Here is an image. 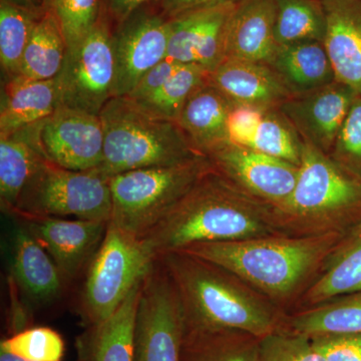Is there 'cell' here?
Wrapping results in <instances>:
<instances>
[{
  "mask_svg": "<svg viewBox=\"0 0 361 361\" xmlns=\"http://www.w3.org/2000/svg\"><path fill=\"white\" fill-rule=\"evenodd\" d=\"M40 140L47 159L59 167L97 170L103 161V123L94 114L59 104L42 123Z\"/></svg>",
  "mask_w": 361,
  "mask_h": 361,
  "instance_id": "cell-13",
  "label": "cell"
},
{
  "mask_svg": "<svg viewBox=\"0 0 361 361\" xmlns=\"http://www.w3.org/2000/svg\"><path fill=\"white\" fill-rule=\"evenodd\" d=\"M267 110L251 104H233L228 118L229 142L237 146L250 148L256 130Z\"/></svg>",
  "mask_w": 361,
  "mask_h": 361,
  "instance_id": "cell-38",
  "label": "cell"
},
{
  "mask_svg": "<svg viewBox=\"0 0 361 361\" xmlns=\"http://www.w3.org/2000/svg\"><path fill=\"white\" fill-rule=\"evenodd\" d=\"M275 18L274 0L238 2L228 25L226 59L268 65L278 47Z\"/></svg>",
  "mask_w": 361,
  "mask_h": 361,
  "instance_id": "cell-19",
  "label": "cell"
},
{
  "mask_svg": "<svg viewBox=\"0 0 361 361\" xmlns=\"http://www.w3.org/2000/svg\"><path fill=\"white\" fill-rule=\"evenodd\" d=\"M104 157L97 169L113 176L151 167L178 165L202 157L176 121L145 110L129 97H114L99 114Z\"/></svg>",
  "mask_w": 361,
  "mask_h": 361,
  "instance_id": "cell-5",
  "label": "cell"
},
{
  "mask_svg": "<svg viewBox=\"0 0 361 361\" xmlns=\"http://www.w3.org/2000/svg\"><path fill=\"white\" fill-rule=\"evenodd\" d=\"M155 261L141 239L109 222L103 242L87 266L80 296V315L85 326L110 318Z\"/></svg>",
  "mask_w": 361,
  "mask_h": 361,
  "instance_id": "cell-7",
  "label": "cell"
},
{
  "mask_svg": "<svg viewBox=\"0 0 361 361\" xmlns=\"http://www.w3.org/2000/svg\"><path fill=\"white\" fill-rule=\"evenodd\" d=\"M42 123L0 137V203L11 215L26 185L49 160L40 140Z\"/></svg>",
  "mask_w": 361,
  "mask_h": 361,
  "instance_id": "cell-21",
  "label": "cell"
},
{
  "mask_svg": "<svg viewBox=\"0 0 361 361\" xmlns=\"http://www.w3.org/2000/svg\"><path fill=\"white\" fill-rule=\"evenodd\" d=\"M209 84L232 103L278 109L293 97L277 73L266 63L226 59L210 73Z\"/></svg>",
  "mask_w": 361,
  "mask_h": 361,
  "instance_id": "cell-18",
  "label": "cell"
},
{
  "mask_svg": "<svg viewBox=\"0 0 361 361\" xmlns=\"http://www.w3.org/2000/svg\"><path fill=\"white\" fill-rule=\"evenodd\" d=\"M8 1L32 9V11H37V13H44L47 11L44 0H8Z\"/></svg>",
  "mask_w": 361,
  "mask_h": 361,
  "instance_id": "cell-43",
  "label": "cell"
},
{
  "mask_svg": "<svg viewBox=\"0 0 361 361\" xmlns=\"http://www.w3.org/2000/svg\"><path fill=\"white\" fill-rule=\"evenodd\" d=\"M0 361H26L23 358L18 357V356L11 355L6 351L0 350Z\"/></svg>",
  "mask_w": 361,
  "mask_h": 361,
  "instance_id": "cell-44",
  "label": "cell"
},
{
  "mask_svg": "<svg viewBox=\"0 0 361 361\" xmlns=\"http://www.w3.org/2000/svg\"><path fill=\"white\" fill-rule=\"evenodd\" d=\"M302 148L300 135L279 109H268L249 149L300 166Z\"/></svg>",
  "mask_w": 361,
  "mask_h": 361,
  "instance_id": "cell-33",
  "label": "cell"
},
{
  "mask_svg": "<svg viewBox=\"0 0 361 361\" xmlns=\"http://www.w3.org/2000/svg\"><path fill=\"white\" fill-rule=\"evenodd\" d=\"M356 96L355 90L336 80L310 94L293 97L278 109L302 141L329 155Z\"/></svg>",
  "mask_w": 361,
  "mask_h": 361,
  "instance_id": "cell-16",
  "label": "cell"
},
{
  "mask_svg": "<svg viewBox=\"0 0 361 361\" xmlns=\"http://www.w3.org/2000/svg\"><path fill=\"white\" fill-rule=\"evenodd\" d=\"M356 292H361V221L330 252L315 281L291 312Z\"/></svg>",
  "mask_w": 361,
  "mask_h": 361,
  "instance_id": "cell-20",
  "label": "cell"
},
{
  "mask_svg": "<svg viewBox=\"0 0 361 361\" xmlns=\"http://www.w3.org/2000/svg\"><path fill=\"white\" fill-rule=\"evenodd\" d=\"M211 170L205 156L173 166L129 171L110 178V222L142 239Z\"/></svg>",
  "mask_w": 361,
  "mask_h": 361,
  "instance_id": "cell-6",
  "label": "cell"
},
{
  "mask_svg": "<svg viewBox=\"0 0 361 361\" xmlns=\"http://www.w3.org/2000/svg\"><path fill=\"white\" fill-rule=\"evenodd\" d=\"M329 156L361 180V97L356 96Z\"/></svg>",
  "mask_w": 361,
  "mask_h": 361,
  "instance_id": "cell-37",
  "label": "cell"
},
{
  "mask_svg": "<svg viewBox=\"0 0 361 361\" xmlns=\"http://www.w3.org/2000/svg\"><path fill=\"white\" fill-rule=\"evenodd\" d=\"M324 45L336 80L361 97V0H322Z\"/></svg>",
  "mask_w": 361,
  "mask_h": 361,
  "instance_id": "cell-17",
  "label": "cell"
},
{
  "mask_svg": "<svg viewBox=\"0 0 361 361\" xmlns=\"http://www.w3.org/2000/svg\"><path fill=\"white\" fill-rule=\"evenodd\" d=\"M156 0H102L103 16L111 25L118 26L142 7Z\"/></svg>",
  "mask_w": 361,
  "mask_h": 361,
  "instance_id": "cell-41",
  "label": "cell"
},
{
  "mask_svg": "<svg viewBox=\"0 0 361 361\" xmlns=\"http://www.w3.org/2000/svg\"><path fill=\"white\" fill-rule=\"evenodd\" d=\"M260 341L241 330L185 327L182 361H258Z\"/></svg>",
  "mask_w": 361,
  "mask_h": 361,
  "instance_id": "cell-28",
  "label": "cell"
},
{
  "mask_svg": "<svg viewBox=\"0 0 361 361\" xmlns=\"http://www.w3.org/2000/svg\"><path fill=\"white\" fill-rule=\"evenodd\" d=\"M59 104L58 78L37 80L18 77L2 87L0 137L44 122Z\"/></svg>",
  "mask_w": 361,
  "mask_h": 361,
  "instance_id": "cell-23",
  "label": "cell"
},
{
  "mask_svg": "<svg viewBox=\"0 0 361 361\" xmlns=\"http://www.w3.org/2000/svg\"><path fill=\"white\" fill-rule=\"evenodd\" d=\"M174 282L190 329H235L264 337L287 313L221 266L175 251L158 257Z\"/></svg>",
  "mask_w": 361,
  "mask_h": 361,
  "instance_id": "cell-3",
  "label": "cell"
},
{
  "mask_svg": "<svg viewBox=\"0 0 361 361\" xmlns=\"http://www.w3.org/2000/svg\"><path fill=\"white\" fill-rule=\"evenodd\" d=\"M142 282L135 285L110 318L87 327L78 337L80 361H134L135 317Z\"/></svg>",
  "mask_w": 361,
  "mask_h": 361,
  "instance_id": "cell-22",
  "label": "cell"
},
{
  "mask_svg": "<svg viewBox=\"0 0 361 361\" xmlns=\"http://www.w3.org/2000/svg\"><path fill=\"white\" fill-rule=\"evenodd\" d=\"M44 13L0 0V63L6 80L20 75L26 47Z\"/></svg>",
  "mask_w": 361,
  "mask_h": 361,
  "instance_id": "cell-31",
  "label": "cell"
},
{
  "mask_svg": "<svg viewBox=\"0 0 361 361\" xmlns=\"http://www.w3.org/2000/svg\"><path fill=\"white\" fill-rule=\"evenodd\" d=\"M111 211L110 178L97 170H68L47 160L23 189L11 216L109 223Z\"/></svg>",
  "mask_w": 361,
  "mask_h": 361,
  "instance_id": "cell-8",
  "label": "cell"
},
{
  "mask_svg": "<svg viewBox=\"0 0 361 361\" xmlns=\"http://www.w3.org/2000/svg\"><path fill=\"white\" fill-rule=\"evenodd\" d=\"M211 168L242 193L275 207L288 199L299 166L227 142L206 155Z\"/></svg>",
  "mask_w": 361,
  "mask_h": 361,
  "instance_id": "cell-11",
  "label": "cell"
},
{
  "mask_svg": "<svg viewBox=\"0 0 361 361\" xmlns=\"http://www.w3.org/2000/svg\"><path fill=\"white\" fill-rule=\"evenodd\" d=\"M209 77L210 73L201 66L182 65L161 90L147 99L135 102L154 115L178 122L188 99L208 84Z\"/></svg>",
  "mask_w": 361,
  "mask_h": 361,
  "instance_id": "cell-32",
  "label": "cell"
},
{
  "mask_svg": "<svg viewBox=\"0 0 361 361\" xmlns=\"http://www.w3.org/2000/svg\"><path fill=\"white\" fill-rule=\"evenodd\" d=\"M0 350L26 361H63L65 341L49 327H28L4 339Z\"/></svg>",
  "mask_w": 361,
  "mask_h": 361,
  "instance_id": "cell-35",
  "label": "cell"
},
{
  "mask_svg": "<svg viewBox=\"0 0 361 361\" xmlns=\"http://www.w3.org/2000/svg\"><path fill=\"white\" fill-rule=\"evenodd\" d=\"M45 9L54 14L68 49H73L92 30L103 16L102 0H44Z\"/></svg>",
  "mask_w": 361,
  "mask_h": 361,
  "instance_id": "cell-34",
  "label": "cell"
},
{
  "mask_svg": "<svg viewBox=\"0 0 361 361\" xmlns=\"http://www.w3.org/2000/svg\"><path fill=\"white\" fill-rule=\"evenodd\" d=\"M68 52L65 35L54 14L45 11L26 47L20 75L26 80H47L58 78Z\"/></svg>",
  "mask_w": 361,
  "mask_h": 361,
  "instance_id": "cell-29",
  "label": "cell"
},
{
  "mask_svg": "<svg viewBox=\"0 0 361 361\" xmlns=\"http://www.w3.org/2000/svg\"><path fill=\"white\" fill-rule=\"evenodd\" d=\"M275 39L278 45L304 42L324 44L326 16L322 0H274Z\"/></svg>",
  "mask_w": 361,
  "mask_h": 361,
  "instance_id": "cell-30",
  "label": "cell"
},
{
  "mask_svg": "<svg viewBox=\"0 0 361 361\" xmlns=\"http://www.w3.org/2000/svg\"><path fill=\"white\" fill-rule=\"evenodd\" d=\"M184 330V314L174 282L156 259L142 282L134 361H182Z\"/></svg>",
  "mask_w": 361,
  "mask_h": 361,
  "instance_id": "cell-10",
  "label": "cell"
},
{
  "mask_svg": "<svg viewBox=\"0 0 361 361\" xmlns=\"http://www.w3.org/2000/svg\"><path fill=\"white\" fill-rule=\"evenodd\" d=\"M281 329L308 337L361 334V292L287 313Z\"/></svg>",
  "mask_w": 361,
  "mask_h": 361,
  "instance_id": "cell-27",
  "label": "cell"
},
{
  "mask_svg": "<svg viewBox=\"0 0 361 361\" xmlns=\"http://www.w3.org/2000/svg\"><path fill=\"white\" fill-rule=\"evenodd\" d=\"M280 235L270 206L261 203L212 170L141 239L156 259L199 243Z\"/></svg>",
  "mask_w": 361,
  "mask_h": 361,
  "instance_id": "cell-2",
  "label": "cell"
},
{
  "mask_svg": "<svg viewBox=\"0 0 361 361\" xmlns=\"http://www.w3.org/2000/svg\"><path fill=\"white\" fill-rule=\"evenodd\" d=\"M233 104L209 82L188 99L178 123L201 155L229 142L228 118Z\"/></svg>",
  "mask_w": 361,
  "mask_h": 361,
  "instance_id": "cell-26",
  "label": "cell"
},
{
  "mask_svg": "<svg viewBox=\"0 0 361 361\" xmlns=\"http://www.w3.org/2000/svg\"><path fill=\"white\" fill-rule=\"evenodd\" d=\"M325 361H361V334L310 337Z\"/></svg>",
  "mask_w": 361,
  "mask_h": 361,
  "instance_id": "cell-39",
  "label": "cell"
},
{
  "mask_svg": "<svg viewBox=\"0 0 361 361\" xmlns=\"http://www.w3.org/2000/svg\"><path fill=\"white\" fill-rule=\"evenodd\" d=\"M240 1L242 0H156L152 4L165 18H172L193 9L225 4H238Z\"/></svg>",
  "mask_w": 361,
  "mask_h": 361,
  "instance_id": "cell-42",
  "label": "cell"
},
{
  "mask_svg": "<svg viewBox=\"0 0 361 361\" xmlns=\"http://www.w3.org/2000/svg\"><path fill=\"white\" fill-rule=\"evenodd\" d=\"M344 234L271 235L194 244L180 251L229 270L280 310L290 313Z\"/></svg>",
  "mask_w": 361,
  "mask_h": 361,
  "instance_id": "cell-1",
  "label": "cell"
},
{
  "mask_svg": "<svg viewBox=\"0 0 361 361\" xmlns=\"http://www.w3.org/2000/svg\"><path fill=\"white\" fill-rule=\"evenodd\" d=\"M11 273L16 285L33 300L47 302L63 291V274L47 250L23 226L11 246Z\"/></svg>",
  "mask_w": 361,
  "mask_h": 361,
  "instance_id": "cell-25",
  "label": "cell"
},
{
  "mask_svg": "<svg viewBox=\"0 0 361 361\" xmlns=\"http://www.w3.org/2000/svg\"><path fill=\"white\" fill-rule=\"evenodd\" d=\"M258 361H325L310 337L279 329L261 338Z\"/></svg>",
  "mask_w": 361,
  "mask_h": 361,
  "instance_id": "cell-36",
  "label": "cell"
},
{
  "mask_svg": "<svg viewBox=\"0 0 361 361\" xmlns=\"http://www.w3.org/2000/svg\"><path fill=\"white\" fill-rule=\"evenodd\" d=\"M236 4L202 7L169 18L167 58L215 71L226 59L228 25Z\"/></svg>",
  "mask_w": 361,
  "mask_h": 361,
  "instance_id": "cell-14",
  "label": "cell"
},
{
  "mask_svg": "<svg viewBox=\"0 0 361 361\" xmlns=\"http://www.w3.org/2000/svg\"><path fill=\"white\" fill-rule=\"evenodd\" d=\"M268 66L293 97L310 94L336 82L329 54L320 42L278 45Z\"/></svg>",
  "mask_w": 361,
  "mask_h": 361,
  "instance_id": "cell-24",
  "label": "cell"
},
{
  "mask_svg": "<svg viewBox=\"0 0 361 361\" xmlns=\"http://www.w3.org/2000/svg\"><path fill=\"white\" fill-rule=\"evenodd\" d=\"M59 104L99 116L115 97L116 63L111 23L101 20L73 49L58 75Z\"/></svg>",
  "mask_w": 361,
  "mask_h": 361,
  "instance_id": "cell-9",
  "label": "cell"
},
{
  "mask_svg": "<svg viewBox=\"0 0 361 361\" xmlns=\"http://www.w3.org/2000/svg\"><path fill=\"white\" fill-rule=\"evenodd\" d=\"M21 226L44 247L65 279H75L96 255L109 223L20 216Z\"/></svg>",
  "mask_w": 361,
  "mask_h": 361,
  "instance_id": "cell-15",
  "label": "cell"
},
{
  "mask_svg": "<svg viewBox=\"0 0 361 361\" xmlns=\"http://www.w3.org/2000/svg\"><path fill=\"white\" fill-rule=\"evenodd\" d=\"M170 20L153 4L140 8L113 30L115 97L129 96L152 68L167 59Z\"/></svg>",
  "mask_w": 361,
  "mask_h": 361,
  "instance_id": "cell-12",
  "label": "cell"
},
{
  "mask_svg": "<svg viewBox=\"0 0 361 361\" xmlns=\"http://www.w3.org/2000/svg\"><path fill=\"white\" fill-rule=\"evenodd\" d=\"M180 66L182 63H176L172 59L168 58L164 59L160 63L152 68L141 78L139 84L135 85L129 96L126 97H129L130 99L137 102L147 99L161 90Z\"/></svg>",
  "mask_w": 361,
  "mask_h": 361,
  "instance_id": "cell-40",
  "label": "cell"
},
{
  "mask_svg": "<svg viewBox=\"0 0 361 361\" xmlns=\"http://www.w3.org/2000/svg\"><path fill=\"white\" fill-rule=\"evenodd\" d=\"M296 185L280 205L271 207L280 235L344 234L361 221V180L307 142Z\"/></svg>",
  "mask_w": 361,
  "mask_h": 361,
  "instance_id": "cell-4",
  "label": "cell"
}]
</instances>
